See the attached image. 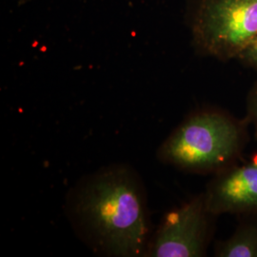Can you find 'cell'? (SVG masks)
Masks as SVG:
<instances>
[{"instance_id": "6da1fadb", "label": "cell", "mask_w": 257, "mask_h": 257, "mask_svg": "<svg viewBox=\"0 0 257 257\" xmlns=\"http://www.w3.org/2000/svg\"><path fill=\"white\" fill-rule=\"evenodd\" d=\"M67 214L79 238L103 256H145L153 235L147 194L124 164L84 177L68 196Z\"/></svg>"}, {"instance_id": "7a4b0ae2", "label": "cell", "mask_w": 257, "mask_h": 257, "mask_svg": "<svg viewBox=\"0 0 257 257\" xmlns=\"http://www.w3.org/2000/svg\"><path fill=\"white\" fill-rule=\"evenodd\" d=\"M248 126L245 117L220 108L193 110L163 141L156 156L186 173L215 175L244 158Z\"/></svg>"}, {"instance_id": "3957f363", "label": "cell", "mask_w": 257, "mask_h": 257, "mask_svg": "<svg viewBox=\"0 0 257 257\" xmlns=\"http://www.w3.org/2000/svg\"><path fill=\"white\" fill-rule=\"evenodd\" d=\"M192 35L201 55L237 59L257 37V0H197Z\"/></svg>"}, {"instance_id": "277c9868", "label": "cell", "mask_w": 257, "mask_h": 257, "mask_svg": "<svg viewBox=\"0 0 257 257\" xmlns=\"http://www.w3.org/2000/svg\"><path fill=\"white\" fill-rule=\"evenodd\" d=\"M217 217L209 209L204 193L194 196L163 216L145 256H206Z\"/></svg>"}, {"instance_id": "5b68a950", "label": "cell", "mask_w": 257, "mask_h": 257, "mask_svg": "<svg viewBox=\"0 0 257 257\" xmlns=\"http://www.w3.org/2000/svg\"><path fill=\"white\" fill-rule=\"evenodd\" d=\"M204 195L217 216L257 213V154L212 175Z\"/></svg>"}, {"instance_id": "8992f818", "label": "cell", "mask_w": 257, "mask_h": 257, "mask_svg": "<svg viewBox=\"0 0 257 257\" xmlns=\"http://www.w3.org/2000/svg\"><path fill=\"white\" fill-rule=\"evenodd\" d=\"M238 224L229 237L216 241V257H257V213L237 216Z\"/></svg>"}, {"instance_id": "52a82bcc", "label": "cell", "mask_w": 257, "mask_h": 257, "mask_svg": "<svg viewBox=\"0 0 257 257\" xmlns=\"http://www.w3.org/2000/svg\"><path fill=\"white\" fill-rule=\"evenodd\" d=\"M245 118L248 125L253 128L254 136L257 138V81L251 87L247 96Z\"/></svg>"}, {"instance_id": "ba28073f", "label": "cell", "mask_w": 257, "mask_h": 257, "mask_svg": "<svg viewBox=\"0 0 257 257\" xmlns=\"http://www.w3.org/2000/svg\"><path fill=\"white\" fill-rule=\"evenodd\" d=\"M237 60L257 73V37L240 54Z\"/></svg>"}]
</instances>
